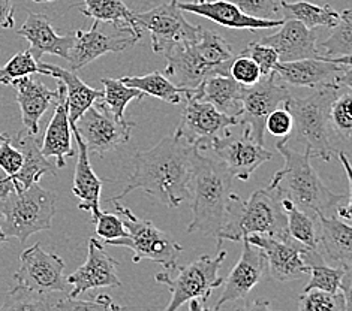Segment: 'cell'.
Segmentation results:
<instances>
[{"label":"cell","mask_w":352,"mask_h":311,"mask_svg":"<svg viewBox=\"0 0 352 311\" xmlns=\"http://www.w3.org/2000/svg\"><path fill=\"white\" fill-rule=\"evenodd\" d=\"M352 95L351 87H342L331 100L329 108V128L336 153L343 150L348 153L352 137Z\"/></svg>","instance_id":"obj_33"},{"label":"cell","mask_w":352,"mask_h":311,"mask_svg":"<svg viewBox=\"0 0 352 311\" xmlns=\"http://www.w3.org/2000/svg\"><path fill=\"white\" fill-rule=\"evenodd\" d=\"M320 223L318 231V249H322L321 253L329 256L340 266L352 265V246H351V224L342 222V218L325 216L324 213L316 214Z\"/></svg>","instance_id":"obj_31"},{"label":"cell","mask_w":352,"mask_h":311,"mask_svg":"<svg viewBox=\"0 0 352 311\" xmlns=\"http://www.w3.org/2000/svg\"><path fill=\"white\" fill-rule=\"evenodd\" d=\"M177 3L179 0H170L168 3L159 5L146 12H135L137 26L150 33L152 49L157 54H164L175 45L188 44L201 32L199 26H194L184 19Z\"/></svg>","instance_id":"obj_12"},{"label":"cell","mask_w":352,"mask_h":311,"mask_svg":"<svg viewBox=\"0 0 352 311\" xmlns=\"http://www.w3.org/2000/svg\"><path fill=\"white\" fill-rule=\"evenodd\" d=\"M162 56L166 58V77L175 86L194 90L214 75H230V66L237 54L221 35L201 27L194 41L175 45Z\"/></svg>","instance_id":"obj_4"},{"label":"cell","mask_w":352,"mask_h":311,"mask_svg":"<svg viewBox=\"0 0 352 311\" xmlns=\"http://www.w3.org/2000/svg\"><path fill=\"white\" fill-rule=\"evenodd\" d=\"M280 10L283 20H297L309 29L333 27L340 19V12L333 10L330 5L320 6L309 3L306 0L294 3L280 0Z\"/></svg>","instance_id":"obj_35"},{"label":"cell","mask_w":352,"mask_h":311,"mask_svg":"<svg viewBox=\"0 0 352 311\" xmlns=\"http://www.w3.org/2000/svg\"><path fill=\"white\" fill-rule=\"evenodd\" d=\"M294 123H292V117L285 108H276L274 111L268 114L265 120V130L273 137L285 138L289 137L291 129Z\"/></svg>","instance_id":"obj_45"},{"label":"cell","mask_w":352,"mask_h":311,"mask_svg":"<svg viewBox=\"0 0 352 311\" xmlns=\"http://www.w3.org/2000/svg\"><path fill=\"white\" fill-rule=\"evenodd\" d=\"M192 2H204V0H192Z\"/></svg>","instance_id":"obj_51"},{"label":"cell","mask_w":352,"mask_h":311,"mask_svg":"<svg viewBox=\"0 0 352 311\" xmlns=\"http://www.w3.org/2000/svg\"><path fill=\"white\" fill-rule=\"evenodd\" d=\"M117 214L120 216L124 228L128 229V237L117 240H105L107 246L126 247L132 251V262L138 264L140 260L147 259L150 262L162 265L165 270L173 271L177 266L179 255L183 247L174 240L173 235L133 214L129 208L116 203Z\"/></svg>","instance_id":"obj_8"},{"label":"cell","mask_w":352,"mask_h":311,"mask_svg":"<svg viewBox=\"0 0 352 311\" xmlns=\"http://www.w3.org/2000/svg\"><path fill=\"white\" fill-rule=\"evenodd\" d=\"M100 82L104 84V95L98 102L102 104L117 120H124V111L129 102L144 97L140 90L126 86L120 80L102 78Z\"/></svg>","instance_id":"obj_37"},{"label":"cell","mask_w":352,"mask_h":311,"mask_svg":"<svg viewBox=\"0 0 352 311\" xmlns=\"http://www.w3.org/2000/svg\"><path fill=\"white\" fill-rule=\"evenodd\" d=\"M243 251L239 262L230 273L228 279L223 280V292L217 299L214 310L225 307L228 302L246 298L249 292L264 279L267 271V259L263 250L243 238Z\"/></svg>","instance_id":"obj_21"},{"label":"cell","mask_w":352,"mask_h":311,"mask_svg":"<svg viewBox=\"0 0 352 311\" xmlns=\"http://www.w3.org/2000/svg\"><path fill=\"white\" fill-rule=\"evenodd\" d=\"M11 141L23 153V165L19 172L10 175L15 192L26 190L33 183H38L41 176L45 174H57L56 165L48 162V157H45L41 151L36 135H32L26 129H23L16 133L15 138H11Z\"/></svg>","instance_id":"obj_28"},{"label":"cell","mask_w":352,"mask_h":311,"mask_svg":"<svg viewBox=\"0 0 352 311\" xmlns=\"http://www.w3.org/2000/svg\"><path fill=\"white\" fill-rule=\"evenodd\" d=\"M14 20V3L12 0H0V27L12 29Z\"/></svg>","instance_id":"obj_47"},{"label":"cell","mask_w":352,"mask_h":311,"mask_svg":"<svg viewBox=\"0 0 352 311\" xmlns=\"http://www.w3.org/2000/svg\"><path fill=\"white\" fill-rule=\"evenodd\" d=\"M249 235H270L288 237L287 213L282 207V198L273 189L254 192L248 200L234 193L228 218L217 233V249L223 240L241 241Z\"/></svg>","instance_id":"obj_5"},{"label":"cell","mask_w":352,"mask_h":311,"mask_svg":"<svg viewBox=\"0 0 352 311\" xmlns=\"http://www.w3.org/2000/svg\"><path fill=\"white\" fill-rule=\"evenodd\" d=\"M289 95V90L283 86L282 81L276 78L274 72L267 77H261L254 86L245 89L239 124L246 126L250 137L258 144H264L265 120L268 114L283 104V100Z\"/></svg>","instance_id":"obj_15"},{"label":"cell","mask_w":352,"mask_h":311,"mask_svg":"<svg viewBox=\"0 0 352 311\" xmlns=\"http://www.w3.org/2000/svg\"><path fill=\"white\" fill-rule=\"evenodd\" d=\"M23 165V153L16 148L11 137H8L3 142H0V170H3L8 175L19 172Z\"/></svg>","instance_id":"obj_46"},{"label":"cell","mask_w":352,"mask_h":311,"mask_svg":"<svg viewBox=\"0 0 352 311\" xmlns=\"http://www.w3.org/2000/svg\"><path fill=\"white\" fill-rule=\"evenodd\" d=\"M282 207L287 213L288 220V233L289 237L297 240L310 249H318V229H316V217L309 216L301 211L289 199L282 198Z\"/></svg>","instance_id":"obj_36"},{"label":"cell","mask_w":352,"mask_h":311,"mask_svg":"<svg viewBox=\"0 0 352 311\" xmlns=\"http://www.w3.org/2000/svg\"><path fill=\"white\" fill-rule=\"evenodd\" d=\"M16 35L29 42V51L38 62L44 54H53L68 60L75 42V32L63 36L57 35L48 16L36 12L28 14L26 21L16 30Z\"/></svg>","instance_id":"obj_22"},{"label":"cell","mask_w":352,"mask_h":311,"mask_svg":"<svg viewBox=\"0 0 352 311\" xmlns=\"http://www.w3.org/2000/svg\"><path fill=\"white\" fill-rule=\"evenodd\" d=\"M117 265L119 262L107 253L104 246H100L96 238H90L85 265L66 277V281L72 286L69 297L77 298L81 293L98 288H122V281L117 275Z\"/></svg>","instance_id":"obj_20"},{"label":"cell","mask_w":352,"mask_h":311,"mask_svg":"<svg viewBox=\"0 0 352 311\" xmlns=\"http://www.w3.org/2000/svg\"><path fill=\"white\" fill-rule=\"evenodd\" d=\"M2 310H122L108 295L75 299L68 293H35L15 286L6 297Z\"/></svg>","instance_id":"obj_19"},{"label":"cell","mask_w":352,"mask_h":311,"mask_svg":"<svg viewBox=\"0 0 352 311\" xmlns=\"http://www.w3.org/2000/svg\"><path fill=\"white\" fill-rule=\"evenodd\" d=\"M198 151L197 147L173 135L159 141L153 148L138 151L126 186L119 195L108 198L107 203H119L129 193L141 189L161 204L177 208L183 200L189 199Z\"/></svg>","instance_id":"obj_1"},{"label":"cell","mask_w":352,"mask_h":311,"mask_svg":"<svg viewBox=\"0 0 352 311\" xmlns=\"http://www.w3.org/2000/svg\"><path fill=\"white\" fill-rule=\"evenodd\" d=\"M96 223V235L99 238L105 240H117L128 237V229L124 228L122 218L119 214L100 211L95 218Z\"/></svg>","instance_id":"obj_44"},{"label":"cell","mask_w":352,"mask_h":311,"mask_svg":"<svg viewBox=\"0 0 352 311\" xmlns=\"http://www.w3.org/2000/svg\"><path fill=\"white\" fill-rule=\"evenodd\" d=\"M16 91V104L20 105L23 126L32 135H38L39 122L53 102L58 97V89L50 90L41 81L23 77L12 81Z\"/></svg>","instance_id":"obj_25"},{"label":"cell","mask_w":352,"mask_h":311,"mask_svg":"<svg viewBox=\"0 0 352 311\" xmlns=\"http://www.w3.org/2000/svg\"><path fill=\"white\" fill-rule=\"evenodd\" d=\"M318 30L309 29L297 20H283L280 30L272 36H265L259 44L276 49L279 62L300 60V58H320L324 57L316 48Z\"/></svg>","instance_id":"obj_23"},{"label":"cell","mask_w":352,"mask_h":311,"mask_svg":"<svg viewBox=\"0 0 352 311\" xmlns=\"http://www.w3.org/2000/svg\"><path fill=\"white\" fill-rule=\"evenodd\" d=\"M41 151L45 157L56 159V168H65L66 159L72 157V129L68 119V104H66L65 86H58V97L56 100L54 114L50 120Z\"/></svg>","instance_id":"obj_26"},{"label":"cell","mask_w":352,"mask_h":311,"mask_svg":"<svg viewBox=\"0 0 352 311\" xmlns=\"http://www.w3.org/2000/svg\"><path fill=\"white\" fill-rule=\"evenodd\" d=\"M56 214V195L33 183L23 192L0 199V244L12 238L24 242L33 233L50 231Z\"/></svg>","instance_id":"obj_6"},{"label":"cell","mask_w":352,"mask_h":311,"mask_svg":"<svg viewBox=\"0 0 352 311\" xmlns=\"http://www.w3.org/2000/svg\"><path fill=\"white\" fill-rule=\"evenodd\" d=\"M239 124L237 117L225 115L206 100L186 97V106L182 113L174 138L182 139L199 151H208L213 142L230 132V128Z\"/></svg>","instance_id":"obj_11"},{"label":"cell","mask_w":352,"mask_h":311,"mask_svg":"<svg viewBox=\"0 0 352 311\" xmlns=\"http://www.w3.org/2000/svg\"><path fill=\"white\" fill-rule=\"evenodd\" d=\"M14 189V184L11 181V176L8 175L3 170H0V199L5 198L8 193H11Z\"/></svg>","instance_id":"obj_48"},{"label":"cell","mask_w":352,"mask_h":311,"mask_svg":"<svg viewBox=\"0 0 352 311\" xmlns=\"http://www.w3.org/2000/svg\"><path fill=\"white\" fill-rule=\"evenodd\" d=\"M182 11L204 16L216 24L230 29H248L250 32L278 27L283 20H259L241 12L239 8L228 0H204V2H180Z\"/></svg>","instance_id":"obj_24"},{"label":"cell","mask_w":352,"mask_h":311,"mask_svg":"<svg viewBox=\"0 0 352 311\" xmlns=\"http://www.w3.org/2000/svg\"><path fill=\"white\" fill-rule=\"evenodd\" d=\"M72 135L77 141L78 146V154H77V165H75L74 172V184H72V193L75 198L80 199L78 208L82 211H89L91 214V220L99 216L102 209L99 208L100 203V192H102V180L91 170L89 150L86 147V142L82 141L77 129L71 126Z\"/></svg>","instance_id":"obj_27"},{"label":"cell","mask_w":352,"mask_h":311,"mask_svg":"<svg viewBox=\"0 0 352 311\" xmlns=\"http://www.w3.org/2000/svg\"><path fill=\"white\" fill-rule=\"evenodd\" d=\"M41 73L48 75L58 80L65 86L66 104H68V119L69 124H74L80 117L85 114L89 106L94 105L102 97L104 91L90 87L89 84L81 81L77 73L71 69L60 68V66L50 65V63H39Z\"/></svg>","instance_id":"obj_29"},{"label":"cell","mask_w":352,"mask_h":311,"mask_svg":"<svg viewBox=\"0 0 352 311\" xmlns=\"http://www.w3.org/2000/svg\"><path fill=\"white\" fill-rule=\"evenodd\" d=\"M33 2H36V3H44V2H53V0H33Z\"/></svg>","instance_id":"obj_49"},{"label":"cell","mask_w":352,"mask_h":311,"mask_svg":"<svg viewBox=\"0 0 352 311\" xmlns=\"http://www.w3.org/2000/svg\"><path fill=\"white\" fill-rule=\"evenodd\" d=\"M32 73H41L39 62L29 51H21L10 58L3 68H0V84L2 86H11L12 81L29 77Z\"/></svg>","instance_id":"obj_40"},{"label":"cell","mask_w":352,"mask_h":311,"mask_svg":"<svg viewBox=\"0 0 352 311\" xmlns=\"http://www.w3.org/2000/svg\"><path fill=\"white\" fill-rule=\"evenodd\" d=\"M276 78L294 87H351V56L300 58L279 62L274 66Z\"/></svg>","instance_id":"obj_10"},{"label":"cell","mask_w":352,"mask_h":311,"mask_svg":"<svg viewBox=\"0 0 352 311\" xmlns=\"http://www.w3.org/2000/svg\"><path fill=\"white\" fill-rule=\"evenodd\" d=\"M225 259L226 251L217 249L214 257L204 255L184 266L177 265L173 270V274H157L155 280L165 284L171 292L166 311L179 310L192 299H198L206 304L212 292L221 288L223 283L219 270Z\"/></svg>","instance_id":"obj_9"},{"label":"cell","mask_w":352,"mask_h":311,"mask_svg":"<svg viewBox=\"0 0 352 311\" xmlns=\"http://www.w3.org/2000/svg\"><path fill=\"white\" fill-rule=\"evenodd\" d=\"M240 54L252 58V60L259 66V71H261L263 77L270 75L274 71V66L279 63V56L276 53V49L268 45L259 44V42L249 44L245 49H241Z\"/></svg>","instance_id":"obj_43"},{"label":"cell","mask_w":352,"mask_h":311,"mask_svg":"<svg viewBox=\"0 0 352 311\" xmlns=\"http://www.w3.org/2000/svg\"><path fill=\"white\" fill-rule=\"evenodd\" d=\"M289 137H285L276 142V150L279 151L285 161L283 170L278 171L268 184V189L279 193L280 198L289 199L301 211L316 217L318 213H327L340 205L343 200L351 198L338 195L322 183L321 176L310 163L312 151L309 148L305 153L288 147Z\"/></svg>","instance_id":"obj_3"},{"label":"cell","mask_w":352,"mask_h":311,"mask_svg":"<svg viewBox=\"0 0 352 311\" xmlns=\"http://www.w3.org/2000/svg\"><path fill=\"white\" fill-rule=\"evenodd\" d=\"M327 41L316 44L318 53L324 57H345L352 53V12L345 10L340 12L339 21L334 24Z\"/></svg>","instance_id":"obj_38"},{"label":"cell","mask_w":352,"mask_h":311,"mask_svg":"<svg viewBox=\"0 0 352 311\" xmlns=\"http://www.w3.org/2000/svg\"><path fill=\"white\" fill-rule=\"evenodd\" d=\"M246 240L263 250L267 268L274 280L291 281L309 274V268L301 257L306 246L289 235L283 238L270 235H249Z\"/></svg>","instance_id":"obj_18"},{"label":"cell","mask_w":352,"mask_h":311,"mask_svg":"<svg viewBox=\"0 0 352 311\" xmlns=\"http://www.w3.org/2000/svg\"><path fill=\"white\" fill-rule=\"evenodd\" d=\"M75 8L94 21L108 23L117 29L142 35V30L135 23V12L131 11L123 0H82V5H75Z\"/></svg>","instance_id":"obj_32"},{"label":"cell","mask_w":352,"mask_h":311,"mask_svg":"<svg viewBox=\"0 0 352 311\" xmlns=\"http://www.w3.org/2000/svg\"><path fill=\"white\" fill-rule=\"evenodd\" d=\"M301 311H349L346 298L339 290L330 293L321 289H310L297 298Z\"/></svg>","instance_id":"obj_39"},{"label":"cell","mask_w":352,"mask_h":311,"mask_svg":"<svg viewBox=\"0 0 352 311\" xmlns=\"http://www.w3.org/2000/svg\"><path fill=\"white\" fill-rule=\"evenodd\" d=\"M141 39L140 35L131 30L117 29L108 33L102 30V23L94 21L90 30L75 32V42L69 54L71 71L77 72L96 58L108 53H120L133 47Z\"/></svg>","instance_id":"obj_17"},{"label":"cell","mask_w":352,"mask_h":311,"mask_svg":"<svg viewBox=\"0 0 352 311\" xmlns=\"http://www.w3.org/2000/svg\"><path fill=\"white\" fill-rule=\"evenodd\" d=\"M216 159L228 168L234 178L248 181L259 166L272 161L273 153L263 147V144L250 137V132L243 126V132L240 137H234L231 133H225L222 138L213 142L208 148Z\"/></svg>","instance_id":"obj_16"},{"label":"cell","mask_w":352,"mask_h":311,"mask_svg":"<svg viewBox=\"0 0 352 311\" xmlns=\"http://www.w3.org/2000/svg\"><path fill=\"white\" fill-rule=\"evenodd\" d=\"M120 81L129 87L140 90L144 96H153L173 105L182 104L183 99H186L192 95V90L175 86L170 78H166L165 75L159 71L142 75V77H123L120 78Z\"/></svg>","instance_id":"obj_34"},{"label":"cell","mask_w":352,"mask_h":311,"mask_svg":"<svg viewBox=\"0 0 352 311\" xmlns=\"http://www.w3.org/2000/svg\"><path fill=\"white\" fill-rule=\"evenodd\" d=\"M246 86L232 80L230 75H214L204 80L197 89L192 90V97L212 104L217 111L225 115L237 117L241 114V100ZM189 96V97H190Z\"/></svg>","instance_id":"obj_30"},{"label":"cell","mask_w":352,"mask_h":311,"mask_svg":"<svg viewBox=\"0 0 352 311\" xmlns=\"http://www.w3.org/2000/svg\"><path fill=\"white\" fill-rule=\"evenodd\" d=\"M65 260L48 253L41 244L26 249L20 256V268L14 274L19 288L35 293H54L68 290V281L65 277Z\"/></svg>","instance_id":"obj_14"},{"label":"cell","mask_w":352,"mask_h":311,"mask_svg":"<svg viewBox=\"0 0 352 311\" xmlns=\"http://www.w3.org/2000/svg\"><path fill=\"white\" fill-rule=\"evenodd\" d=\"M241 12L259 20H283L280 0H228Z\"/></svg>","instance_id":"obj_41"},{"label":"cell","mask_w":352,"mask_h":311,"mask_svg":"<svg viewBox=\"0 0 352 311\" xmlns=\"http://www.w3.org/2000/svg\"><path fill=\"white\" fill-rule=\"evenodd\" d=\"M234 176L219 159L203 156L198 151L194 175L189 186L192 222L189 233H203L217 237L228 218Z\"/></svg>","instance_id":"obj_2"},{"label":"cell","mask_w":352,"mask_h":311,"mask_svg":"<svg viewBox=\"0 0 352 311\" xmlns=\"http://www.w3.org/2000/svg\"><path fill=\"white\" fill-rule=\"evenodd\" d=\"M338 91V87H321L306 97L289 95L283 100V108L292 117L298 139L312 151V156L324 162H330L336 154L329 128V108Z\"/></svg>","instance_id":"obj_7"},{"label":"cell","mask_w":352,"mask_h":311,"mask_svg":"<svg viewBox=\"0 0 352 311\" xmlns=\"http://www.w3.org/2000/svg\"><path fill=\"white\" fill-rule=\"evenodd\" d=\"M71 126L86 142L89 153L102 157L108 151L129 142L135 122L117 120L102 104L95 102Z\"/></svg>","instance_id":"obj_13"},{"label":"cell","mask_w":352,"mask_h":311,"mask_svg":"<svg viewBox=\"0 0 352 311\" xmlns=\"http://www.w3.org/2000/svg\"><path fill=\"white\" fill-rule=\"evenodd\" d=\"M230 77L240 82L241 86H254L255 82L261 80V71L259 66L252 60V58L243 54H237L230 66Z\"/></svg>","instance_id":"obj_42"},{"label":"cell","mask_w":352,"mask_h":311,"mask_svg":"<svg viewBox=\"0 0 352 311\" xmlns=\"http://www.w3.org/2000/svg\"><path fill=\"white\" fill-rule=\"evenodd\" d=\"M8 138V135H3V133H0V142H3Z\"/></svg>","instance_id":"obj_50"}]
</instances>
